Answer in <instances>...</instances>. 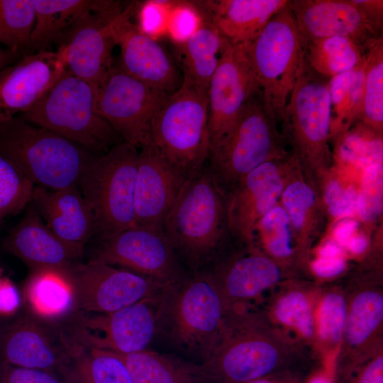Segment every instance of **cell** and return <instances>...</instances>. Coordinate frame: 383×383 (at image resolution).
<instances>
[{
    "instance_id": "6da1fadb",
    "label": "cell",
    "mask_w": 383,
    "mask_h": 383,
    "mask_svg": "<svg viewBox=\"0 0 383 383\" xmlns=\"http://www.w3.org/2000/svg\"><path fill=\"white\" fill-rule=\"evenodd\" d=\"M267 318L244 304L229 308L218 342L201 363L212 383H243L291 370L296 354Z\"/></svg>"
},
{
    "instance_id": "7a4b0ae2",
    "label": "cell",
    "mask_w": 383,
    "mask_h": 383,
    "mask_svg": "<svg viewBox=\"0 0 383 383\" xmlns=\"http://www.w3.org/2000/svg\"><path fill=\"white\" fill-rule=\"evenodd\" d=\"M328 82L329 79L307 65L304 56L279 123L289 152L319 190L333 162L329 144L331 106Z\"/></svg>"
},
{
    "instance_id": "3957f363",
    "label": "cell",
    "mask_w": 383,
    "mask_h": 383,
    "mask_svg": "<svg viewBox=\"0 0 383 383\" xmlns=\"http://www.w3.org/2000/svg\"><path fill=\"white\" fill-rule=\"evenodd\" d=\"M0 156L35 186L57 190L78 184L92 152L20 116L0 123Z\"/></svg>"
},
{
    "instance_id": "277c9868",
    "label": "cell",
    "mask_w": 383,
    "mask_h": 383,
    "mask_svg": "<svg viewBox=\"0 0 383 383\" xmlns=\"http://www.w3.org/2000/svg\"><path fill=\"white\" fill-rule=\"evenodd\" d=\"M227 308L212 273L171 285L161 294L157 328L185 353L206 361L220 336Z\"/></svg>"
},
{
    "instance_id": "5b68a950",
    "label": "cell",
    "mask_w": 383,
    "mask_h": 383,
    "mask_svg": "<svg viewBox=\"0 0 383 383\" xmlns=\"http://www.w3.org/2000/svg\"><path fill=\"white\" fill-rule=\"evenodd\" d=\"M163 233L193 266L207 260L228 233L226 197L210 168H203L184 184L169 211Z\"/></svg>"
},
{
    "instance_id": "8992f818",
    "label": "cell",
    "mask_w": 383,
    "mask_h": 383,
    "mask_svg": "<svg viewBox=\"0 0 383 383\" xmlns=\"http://www.w3.org/2000/svg\"><path fill=\"white\" fill-rule=\"evenodd\" d=\"M96 89L65 70L28 111L27 122L53 132L93 152L117 144V133L96 111Z\"/></svg>"
},
{
    "instance_id": "52a82bcc",
    "label": "cell",
    "mask_w": 383,
    "mask_h": 383,
    "mask_svg": "<svg viewBox=\"0 0 383 383\" xmlns=\"http://www.w3.org/2000/svg\"><path fill=\"white\" fill-rule=\"evenodd\" d=\"M207 93L182 84L156 113L150 144L169 164L187 179L209 159Z\"/></svg>"
},
{
    "instance_id": "ba28073f",
    "label": "cell",
    "mask_w": 383,
    "mask_h": 383,
    "mask_svg": "<svg viewBox=\"0 0 383 383\" xmlns=\"http://www.w3.org/2000/svg\"><path fill=\"white\" fill-rule=\"evenodd\" d=\"M138 148L123 142L95 157L77 187L90 206L101 240L135 226Z\"/></svg>"
},
{
    "instance_id": "9c48e42d",
    "label": "cell",
    "mask_w": 383,
    "mask_h": 383,
    "mask_svg": "<svg viewBox=\"0 0 383 383\" xmlns=\"http://www.w3.org/2000/svg\"><path fill=\"white\" fill-rule=\"evenodd\" d=\"M277 125L267 113L259 90L248 101L225 140L209 157L213 178L226 197L255 168L289 153Z\"/></svg>"
},
{
    "instance_id": "30bf717a",
    "label": "cell",
    "mask_w": 383,
    "mask_h": 383,
    "mask_svg": "<svg viewBox=\"0 0 383 383\" xmlns=\"http://www.w3.org/2000/svg\"><path fill=\"white\" fill-rule=\"evenodd\" d=\"M244 46L265 109L278 124L304 58L301 37L289 4L270 20L253 41Z\"/></svg>"
},
{
    "instance_id": "8fae6325",
    "label": "cell",
    "mask_w": 383,
    "mask_h": 383,
    "mask_svg": "<svg viewBox=\"0 0 383 383\" xmlns=\"http://www.w3.org/2000/svg\"><path fill=\"white\" fill-rule=\"evenodd\" d=\"M170 94L116 65L96 89V109L125 142L140 149L150 143L153 120Z\"/></svg>"
},
{
    "instance_id": "7c38bea8",
    "label": "cell",
    "mask_w": 383,
    "mask_h": 383,
    "mask_svg": "<svg viewBox=\"0 0 383 383\" xmlns=\"http://www.w3.org/2000/svg\"><path fill=\"white\" fill-rule=\"evenodd\" d=\"M67 272L74 290L73 311L89 313L117 311L171 286L92 260L74 263Z\"/></svg>"
},
{
    "instance_id": "4fadbf2b",
    "label": "cell",
    "mask_w": 383,
    "mask_h": 383,
    "mask_svg": "<svg viewBox=\"0 0 383 383\" xmlns=\"http://www.w3.org/2000/svg\"><path fill=\"white\" fill-rule=\"evenodd\" d=\"M348 294L347 316L337 354L338 382L346 383L378 352L383 322V292L380 277L374 272L355 274Z\"/></svg>"
},
{
    "instance_id": "5bb4252c",
    "label": "cell",
    "mask_w": 383,
    "mask_h": 383,
    "mask_svg": "<svg viewBox=\"0 0 383 383\" xmlns=\"http://www.w3.org/2000/svg\"><path fill=\"white\" fill-rule=\"evenodd\" d=\"M260 89L245 46L224 38L207 91L210 155L225 140L250 99Z\"/></svg>"
},
{
    "instance_id": "9a60e30c",
    "label": "cell",
    "mask_w": 383,
    "mask_h": 383,
    "mask_svg": "<svg viewBox=\"0 0 383 383\" xmlns=\"http://www.w3.org/2000/svg\"><path fill=\"white\" fill-rule=\"evenodd\" d=\"M123 10L112 1L106 8L83 15L57 40L66 70L97 89L113 67L112 52L116 45L113 19Z\"/></svg>"
},
{
    "instance_id": "2e32d148",
    "label": "cell",
    "mask_w": 383,
    "mask_h": 383,
    "mask_svg": "<svg viewBox=\"0 0 383 383\" xmlns=\"http://www.w3.org/2000/svg\"><path fill=\"white\" fill-rule=\"evenodd\" d=\"M102 242L92 260L122 267L164 284L182 281L174 250L162 231L134 226Z\"/></svg>"
},
{
    "instance_id": "e0dca14e",
    "label": "cell",
    "mask_w": 383,
    "mask_h": 383,
    "mask_svg": "<svg viewBox=\"0 0 383 383\" xmlns=\"http://www.w3.org/2000/svg\"><path fill=\"white\" fill-rule=\"evenodd\" d=\"M161 294L143 299L111 313L84 316L79 323L78 343L122 354L145 350L157 328Z\"/></svg>"
},
{
    "instance_id": "ac0fdd59",
    "label": "cell",
    "mask_w": 383,
    "mask_h": 383,
    "mask_svg": "<svg viewBox=\"0 0 383 383\" xmlns=\"http://www.w3.org/2000/svg\"><path fill=\"white\" fill-rule=\"evenodd\" d=\"M135 4H131L112 21L114 40L121 50L117 65L145 84L172 94L182 84L179 71L163 47L131 22Z\"/></svg>"
},
{
    "instance_id": "d6986e66",
    "label": "cell",
    "mask_w": 383,
    "mask_h": 383,
    "mask_svg": "<svg viewBox=\"0 0 383 383\" xmlns=\"http://www.w3.org/2000/svg\"><path fill=\"white\" fill-rule=\"evenodd\" d=\"M289 6L303 39L346 37L366 53L383 38V28L353 0H289Z\"/></svg>"
},
{
    "instance_id": "ffe728a7",
    "label": "cell",
    "mask_w": 383,
    "mask_h": 383,
    "mask_svg": "<svg viewBox=\"0 0 383 383\" xmlns=\"http://www.w3.org/2000/svg\"><path fill=\"white\" fill-rule=\"evenodd\" d=\"M289 153L255 168L226 196L228 232L245 245H254L256 224L279 203L284 184L285 162Z\"/></svg>"
},
{
    "instance_id": "44dd1931",
    "label": "cell",
    "mask_w": 383,
    "mask_h": 383,
    "mask_svg": "<svg viewBox=\"0 0 383 383\" xmlns=\"http://www.w3.org/2000/svg\"><path fill=\"white\" fill-rule=\"evenodd\" d=\"M66 70L61 54L47 50L24 55L0 70V123L31 108Z\"/></svg>"
},
{
    "instance_id": "7402d4cb",
    "label": "cell",
    "mask_w": 383,
    "mask_h": 383,
    "mask_svg": "<svg viewBox=\"0 0 383 383\" xmlns=\"http://www.w3.org/2000/svg\"><path fill=\"white\" fill-rule=\"evenodd\" d=\"M187 179L150 143L141 147L135 184V226L163 232L165 219Z\"/></svg>"
},
{
    "instance_id": "603a6c76",
    "label": "cell",
    "mask_w": 383,
    "mask_h": 383,
    "mask_svg": "<svg viewBox=\"0 0 383 383\" xmlns=\"http://www.w3.org/2000/svg\"><path fill=\"white\" fill-rule=\"evenodd\" d=\"M48 328L30 316L16 319L0 335V360L62 377L70 362L69 343Z\"/></svg>"
},
{
    "instance_id": "cb8c5ba5",
    "label": "cell",
    "mask_w": 383,
    "mask_h": 383,
    "mask_svg": "<svg viewBox=\"0 0 383 383\" xmlns=\"http://www.w3.org/2000/svg\"><path fill=\"white\" fill-rule=\"evenodd\" d=\"M284 174L279 204L288 216L296 257L301 263L324 231L327 213L319 189L291 153L287 157Z\"/></svg>"
},
{
    "instance_id": "d4e9b609",
    "label": "cell",
    "mask_w": 383,
    "mask_h": 383,
    "mask_svg": "<svg viewBox=\"0 0 383 383\" xmlns=\"http://www.w3.org/2000/svg\"><path fill=\"white\" fill-rule=\"evenodd\" d=\"M4 240V248L32 270H67L83 253L82 245L69 243L55 235L33 206Z\"/></svg>"
},
{
    "instance_id": "484cf974",
    "label": "cell",
    "mask_w": 383,
    "mask_h": 383,
    "mask_svg": "<svg viewBox=\"0 0 383 383\" xmlns=\"http://www.w3.org/2000/svg\"><path fill=\"white\" fill-rule=\"evenodd\" d=\"M287 270L256 245L228 258L212 273L228 307L244 304L278 283Z\"/></svg>"
},
{
    "instance_id": "4316f807",
    "label": "cell",
    "mask_w": 383,
    "mask_h": 383,
    "mask_svg": "<svg viewBox=\"0 0 383 383\" xmlns=\"http://www.w3.org/2000/svg\"><path fill=\"white\" fill-rule=\"evenodd\" d=\"M30 202L46 226L69 243L84 246L96 234L92 211L77 185L57 190L35 186Z\"/></svg>"
},
{
    "instance_id": "83f0119b",
    "label": "cell",
    "mask_w": 383,
    "mask_h": 383,
    "mask_svg": "<svg viewBox=\"0 0 383 383\" xmlns=\"http://www.w3.org/2000/svg\"><path fill=\"white\" fill-rule=\"evenodd\" d=\"M289 0H217L196 1L221 35L235 45L253 41Z\"/></svg>"
},
{
    "instance_id": "f1b7e54d",
    "label": "cell",
    "mask_w": 383,
    "mask_h": 383,
    "mask_svg": "<svg viewBox=\"0 0 383 383\" xmlns=\"http://www.w3.org/2000/svg\"><path fill=\"white\" fill-rule=\"evenodd\" d=\"M113 353L124 364L133 383H212L201 364L174 355L146 349Z\"/></svg>"
},
{
    "instance_id": "f546056e",
    "label": "cell",
    "mask_w": 383,
    "mask_h": 383,
    "mask_svg": "<svg viewBox=\"0 0 383 383\" xmlns=\"http://www.w3.org/2000/svg\"><path fill=\"white\" fill-rule=\"evenodd\" d=\"M199 27L184 42L177 44L182 83L207 93L218 67L224 38L202 13Z\"/></svg>"
},
{
    "instance_id": "4dcf8cb0",
    "label": "cell",
    "mask_w": 383,
    "mask_h": 383,
    "mask_svg": "<svg viewBox=\"0 0 383 383\" xmlns=\"http://www.w3.org/2000/svg\"><path fill=\"white\" fill-rule=\"evenodd\" d=\"M35 21L29 50L45 48L83 15L109 6L112 1L89 0H33Z\"/></svg>"
},
{
    "instance_id": "1f68e13d",
    "label": "cell",
    "mask_w": 383,
    "mask_h": 383,
    "mask_svg": "<svg viewBox=\"0 0 383 383\" xmlns=\"http://www.w3.org/2000/svg\"><path fill=\"white\" fill-rule=\"evenodd\" d=\"M67 270H32L24 286V296L36 316L55 319L73 311L74 290Z\"/></svg>"
},
{
    "instance_id": "d6a6232c",
    "label": "cell",
    "mask_w": 383,
    "mask_h": 383,
    "mask_svg": "<svg viewBox=\"0 0 383 383\" xmlns=\"http://www.w3.org/2000/svg\"><path fill=\"white\" fill-rule=\"evenodd\" d=\"M70 362L62 375L66 383H133L122 361L113 353L73 343Z\"/></svg>"
},
{
    "instance_id": "836d02e7",
    "label": "cell",
    "mask_w": 383,
    "mask_h": 383,
    "mask_svg": "<svg viewBox=\"0 0 383 383\" xmlns=\"http://www.w3.org/2000/svg\"><path fill=\"white\" fill-rule=\"evenodd\" d=\"M366 53L360 65L329 79L331 140L343 135L360 121Z\"/></svg>"
},
{
    "instance_id": "e575fe53",
    "label": "cell",
    "mask_w": 383,
    "mask_h": 383,
    "mask_svg": "<svg viewBox=\"0 0 383 383\" xmlns=\"http://www.w3.org/2000/svg\"><path fill=\"white\" fill-rule=\"evenodd\" d=\"M307 65L318 74L331 79L350 71L363 61L365 53L351 39L333 36L305 40L301 38Z\"/></svg>"
},
{
    "instance_id": "d590c367",
    "label": "cell",
    "mask_w": 383,
    "mask_h": 383,
    "mask_svg": "<svg viewBox=\"0 0 383 383\" xmlns=\"http://www.w3.org/2000/svg\"><path fill=\"white\" fill-rule=\"evenodd\" d=\"M253 243L286 270L299 262L289 218L279 202L256 224Z\"/></svg>"
},
{
    "instance_id": "8d00e7d4",
    "label": "cell",
    "mask_w": 383,
    "mask_h": 383,
    "mask_svg": "<svg viewBox=\"0 0 383 383\" xmlns=\"http://www.w3.org/2000/svg\"><path fill=\"white\" fill-rule=\"evenodd\" d=\"M365 57L361 113L358 123L382 136L383 38L366 53Z\"/></svg>"
},
{
    "instance_id": "74e56055",
    "label": "cell",
    "mask_w": 383,
    "mask_h": 383,
    "mask_svg": "<svg viewBox=\"0 0 383 383\" xmlns=\"http://www.w3.org/2000/svg\"><path fill=\"white\" fill-rule=\"evenodd\" d=\"M35 21L33 0H0V44L19 52L29 50Z\"/></svg>"
},
{
    "instance_id": "f35d334b",
    "label": "cell",
    "mask_w": 383,
    "mask_h": 383,
    "mask_svg": "<svg viewBox=\"0 0 383 383\" xmlns=\"http://www.w3.org/2000/svg\"><path fill=\"white\" fill-rule=\"evenodd\" d=\"M273 320L301 338L310 340L315 333L311 301L300 289L279 294L272 306Z\"/></svg>"
},
{
    "instance_id": "ab89813d",
    "label": "cell",
    "mask_w": 383,
    "mask_h": 383,
    "mask_svg": "<svg viewBox=\"0 0 383 383\" xmlns=\"http://www.w3.org/2000/svg\"><path fill=\"white\" fill-rule=\"evenodd\" d=\"M35 185L0 156V219L21 211L30 201Z\"/></svg>"
},
{
    "instance_id": "60d3db41",
    "label": "cell",
    "mask_w": 383,
    "mask_h": 383,
    "mask_svg": "<svg viewBox=\"0 0 383 383\" xmlns=\"http://www.w3.org/2000/svg\"><path fill=\"white\" fill-rule=\"evenodd\" d=\"M347 316L345 294L335 289L327 292L321 300L317 311L318 339L331 347L342 340Z\"/></svg>"
},
{
    "instance_id": "b9f144b4",
    "label": "cell",
    "mask_w": 383,
    "mask_h": 383,
    "mask_svg": "<svg viewBox=\"0 0 383 383\" xmlns=\"http://www.w3.org/2000/svg\"><path fill=\"white\" fill-rule=\"evenodd\" d=\"M320 191L330 217L340 220L355 216L359 190L355 184L343 182L333 167L323 180Z\"/></svg>"
},
{
    "instance_id": "7bdbcfd3",
    "label": "cell",
    "mask_w": 383,
    "mask_h": 383,
    "mask_svg": "<svg viewBox=\"0 0 383 383\" xmlns=\"http://www.w3.org/2000/svg\"><path fill=\"white\" fill-rule=\"evenodd\" d=\"M383 165L374 163L364 168L358 192L356 213L367 224L376 223L383 209Z\"/></svg>"
},
{
    "instance_id": "ee69618b",
    "label": "cell",
    "mask_w": 383,
    "mask_h": 383,
    "mask_svg": "<svg viewBox=\"0 0 383 383\" xmlns=\"http://www.w3.org/2000/svg\"><path fill=\"white\" fill-rule=\"evenodd\" d=\"M203 15L195 3L174 1L170 11L167 30L177 44L188 39L199 27Z\"/></svg>"
},
{
    "instance_id": "f6af8a7d",
    "label": "cell",
    "mask_w": 383,
    "mask_h": 383,
    "mask_svg": "<svg viewBox=\"0 0 383 383\" xmlns=\"http://www.w3.org/2000/svg\"><path fill=\"white\" fill-rule=\"evenodd\" d=\"M174 1H148L138 10V28L151 36L167 26L170 11Z\"/></svg>"
},
{
    "instance_id": "bcb514c9",
    "label": "cell",
    "mask_w": 383,
    "mask_h": 383,
    "mask_svg": "<svg viewBox=\"0 0 383 383\" xmlns=\"http://www.w3.org/2000/svg\"><path fill=\"white\" fill-rule=\"evenodd\" d=\"M0 383H66L50 372L23 368L0 360Z\"/></svg>"
},
{
    "instance_id": "7dc6e473",
    "label": "cell",
    "mask_w": 383,
    "mask_h": 383,
    "mask_svg": "<svg viewBox=\"0 0 383 383\" xmlns=\"http://www.w3.org/2000/svg\"><path fill=\"white\" fill-rule=\"evenodd\" d=\"M347 267L344 255L317 256L311 262L312 272L320 278L331 279L343 273Z\"/></svg>"
},
{
    "instance_id": "c3c4849f",
    "label": "cell",
    "mask_w": 383,
    "mask_h": 383,
    "mask_svg": "<svg viewBox=\"0 0 383 383\" xmlns=\"http://www.w3.org/2000/svg\"><path fill=\"white\" fill-rule=\"evenodd\" d=\"M346 383H383L382 352H378L365 362Z\"/></svg>"
},
{
    "instance_id": "681fc988",
    "label": "cell",
    "mask_w": 383,
    "mask_h": 383,
    "mask_svg": "<svg viewBox=\"0 0 383 383\" xmlns=\"http://www.w3.org/2000/svg\"><path fill=\"white\" fill-rule=\"evenodd\" d=\"M21 303V296L16 286L8 278H0V316L13 314Z\"/></svg>"
},
{
    "instance_id": "f907efd6",
    "label": "cell",
    "mask_w": 383,
    "mask_h": 383,
    "mask_svg": "<svg viewBox=\"0 0 383 383\" xmlns=\"http://www.w3.org/2000/svg\"><path fill=\"white\" fill-rule=\"evenodd\" d=\"M337 355H329L309 375L304 383H337Z\"/></svg>"
},
{
    "instance_id": "816d5d0a",
    "label": "cell",
    "mask_w": 383,
    "mask_h": 383,
    "mask_svg": "<svg viewBox=\"0 0 383 383\" xmlns=\"http://www.w3.org/2000/svg\"><path fill=\"white\" fill-rule=\"evenodd\" d=\"M358 222L352 218H345L338 221L335 224L333 235V239L343 249H345L348 243L355 235Z\"/></svg>"
},
{
    "instance_id": "f5cc1de1",
    "label": "cell",
    "mask_w": 383,
    "mask_h": 383,
    "mask_svg": "<svg viewBox=\"0 0 383 383\" xmlns=\"http://www.w3.org/2000/svg\"><path fill=\"white\" fill-rule=\"evenodd\" d=\"M369 18L377 26L383 28L382 0H353Z\"/></svg>"
},
{
    "instance_id": "db71d44e",
    "label": "cell",
    "mask_w": 383,
    "mask_h": 383,
    "mask_svg": "<svg viewBox=\"0 0 383 383\" xmlns=\"http://www.w3.org/2000/svg\"><path fill=\"white\" fill-rule=\"evenodd\" d=\"M243 383H304V381L295 372L287 370Z\"/></svg>"
},
{
    "instance_id": "11a10c76",
    "label": "cell",
    "mask_w": 383,
    "mask_h": 383,
    "mask_svg": "<svg viewBox=\"0 0 383 383\" xmlns=\"http://www.w3.org/2000/svg\"><path fill=\"white\" fill-rule=\"evenodd\" d=\"M369 248V240L363 234L355 235L348 243L345 249L353 255H359L362 254Z\"/></svg>"
},
{
    "instance_id": "9f6ffc18",
    "label": "cell",
    "mask_w": 383,
    "mask_h": 383,
    "mask_svg": "<svg viewBox=\"0 0 383 383\" xmlns=\"http://www.w3.org/2000/svg\"><path fill=\"white\" fill-rule=\"evenodd\" d=\"M21 52L9 48H0V70L13 64L19 58Z\"/></svg>"
},
{
    "instance_id": "6f0895ef",
    "label": "cell",
    "mask_w": 383,
    "mask_h": 383,
    "mask_svg": "<svg viewBox=\"0 0 383 383\" xmlns=\"http://www.w3.org/2000/svg\"><path fill=\"white\" fill-rule=\"evenodd\" d=\"M0 221H1V219H0Z\"/></svg>"
}]
</instances>
